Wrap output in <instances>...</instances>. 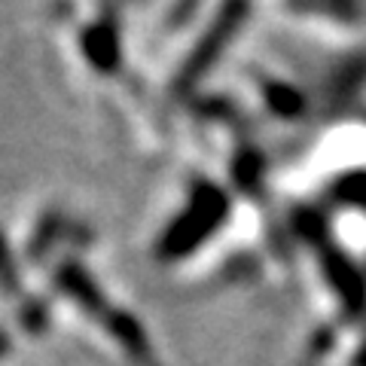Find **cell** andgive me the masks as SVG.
<instances>
[{
    "label": "cell",
    "instance_id": "cell-1",
    "mask_svg": "<svg viewBox=\"0 0 366 366\" xmlns=\"http://www.w3.org/2000/svg\"><path fill=\"white\" fill-rule=\"evenodd\" d=\"M223 220V199L217 192L202 196L199 204L183 214V220L171 229L162 238V257H183L192 247H199L202 238H208L214 232V226Z\"/></svg>",
    "mask_w": 366,
    "mask_h": 366
},
{
    "label": "cell",
    "instance_id": "cell-2",
    "mask_svg": "<svg viewBox=\"0 0 366 366\" xmlns=\"http://www.w3.org/2000/svg\"><path fill=\"white\" fill-rule=\"evenodd\" d=\"M320 244H324V272H327V281L333 284L339 302L345 305L348 315L366 312V278H363V272L354 266L345 250L330 247V242H320Z\"/></svg>",
    "mask_w": 366,
    "mask_h": 366
},
{
    "label": "cell",
    "instance_id": "cell-3",
    "mask_svg": "<svg viewBox=\"0 0 366 366\" xmlns=\"http://www.w3.org/2000/svg\"><path fill=\"white\" fill-rule=\"evenodd\" d=\"M104 320H107L110 336L119 342V348L134 360V366H159L156 354H153V348H150V339H147L144 327L137 324L132 315L113 312V315H107Z\"/></svg>",
    "mask_w": 366,
    "mask_h": 366
},
{
    "label": "cell",
    "instance_id": "cell-4",
    "mask_svg": "<svg viewBox=\"0 0 366 366\" xmlns=\"http://www.w3.org/2000/svg\"><path fill=\"white\" fill-rule=\"evenodd\" d=\"M59 287L71 296V300H76L79 305H83L89 315H104V296H101L98 284L92 281L79 266H64L59 272Z\"/></svg>",
    "mask_w": 366,
    "mask_h": 366
},
{
    "label": "cell",
    "instance_id": "cell-5",
    "mask_svg": "<svg viewBox=\"0 0 366 366\" xmlns=\"http://www.w3.org/2000/svg\"><path fill=\"white\" fill-rule=\"evenodd\" d=\"M0 287L6 293H16L19 290V274H16V262L9 257V247L6 242L0 238Z\"/></svg>",
    "mask_w": 366,
    "mask_h": 366
},
{
    "label": "cell",
    "instance_id": "cell-6",
    "mask_svg": "<svg viewBox=\"0 0 366 366\" xmlns=\"http://www.w3.org/2000/svg\"><path fill=\"white\" fill-rule=\"evenodd\" d=\"M6 351H9V336L4 333V330H0V357H4Z\"/></svg>",
    "mask_w": 366,
    "mask_h": 366
}]
</instances>
